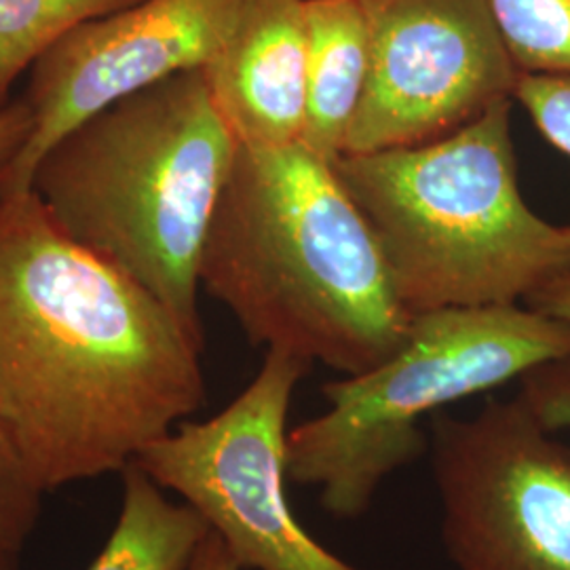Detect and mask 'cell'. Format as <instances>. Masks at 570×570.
<instances>
[{
    "label": "cell",
    "mask_w": 570,
    "mask_h": 570,
    "mask_svg": "<svg viewBox=\"0 0 570 570\" xmlns=\"http://www.w3.org/2000/svg\"><path fill=\"white\" fill-rule=\"evenodd\" d=\"M204 348L142 285L0 197V421L42 492L121 473L205 402Z\"/></svg>",
    "instance_id": "6da1fadb"
},
{
    "label": "cell",
    "mask_w": 570,
    "mask_h": 570,
    "mask_svg": "<svg viewBox=\"0 0 570 570\" xmlns=\"http://www.w3.org/2000/svg\"><path fill=\"white\" fill-rule=\"evenodd\" d=\"M199 282L252 345L343 376L381 366L412 322L366 216L303 142L239 146Z\"/></svg>",
    "instance_id": "7a4b0ae2"
},
{
    "label": "cell",
    "mask_w": 570,
    "mask_h": 570,
    "mask_svg": "<svg viewBox=\"0 0 570 570\" xmlns=\"http://www.w3.org/2000/svg\"><path fill=\"white\" fill-rule=\"evenodd\" d=\"M237 150L199 68L77 125L30 190L58 230L148 289L204 348L199 265Z\"/></svg>",
    "instance_id": "3957f363"
},
{
    "label": "cell",
    "mask_w": 570,
    "mask_h": 570,
    "mask_svg": "<svg viewBox=\"0 0 570 570\" xmlns=\"http://www.w3.org/2000/svg\"><path fill=\"white\" fill-rule=\"evenodd\" d=\"M511 106L431 142L334 161L412 315L527 303L570 271L569 225L543 220L520 193Z\"/></svg>",
    "instance_id": "277c9868"
},
{
    "label": "cell",
    "mask_w": 570,
    "mask_h": 570,
    "mask_svg": "<svg viewBox=\"0 0 570 570\" xmlns=\"http://www.w3.org/2000/svg\"><path fill=\"white\" fill-rule=\"evenodd\" d=\"M564 357L570 324L529 305L416 313L389 360L324 385L326 412L289 429L287 480L317 490L327 513L360 518L393 473L425 454V419Z\"/></svg>",
    "instance_id": "5b68a950"
},
{
    "label": "cell",
    "mask_w": 570,
    "mask_h": 570,
    "mask_svg": "<svg viewBox=\"0 0 570 570\" xmlns=\"http://www.w3.org/2000/svg\"><path fill=\"white\" fill-rule=\"evenodd\" d=\"M308 370L266 351L258 374L225 410L183 421L134 461L197 511L244 570H364L317 543L287 499V414Z\"/></svg>",
    "instance_id": "8992f818"
},
{
    "label": "cell",
    "mask_w": 570,
    "mask_h": 570,
    "mask_svg": "<svg viewBox=\"0 0 570 570\" xmlns=\"http://www.w3.org/2000/svg\"><path fill=\"white\" fill-rule=\"evenodd\" d=\"M530 407L431 419L440 534L456 570H570V446Z\"/></svg>",
    "instance_id": "52a82bcc"
},
{
    "label": "cell",
    "mask_w": 570,
    "mask_h": 570,
    "mask_svg": "<svg viewBox=\"0 0 570 570\" xmlns=\"http://www.w3.org/2000/svg\"><path fill=\"white\" fill-rule=\"evenodd\" d=\"M370 70L345 155L431 142L513 100L522 77L490 0H357Z\"/></svg>",
    "instance_id": "ba28073f"
},
{
    "label": "cell",
    "mask_w": 570,
    "mask_h": 570,
    "mask_svg": "<svg viewBox=\"0 0 570 570\" xmlns=\"http://www.w3.org/2000/svg\"><path fill=\"white\" fill-rule=\"evenodd\" d=\"M244 0H140L82 21L30 68L23 100L32 134L0 183V197L30 190L45 153L104 108L174 75L205 68Z\"/></svg>",
    "instance_id": "9c48e42d"
},
{
    "label": "cell",
    "mask_w": 570,
    "mask_h": 570,
    "mask_svg": "<svg viewBox=\"0 0 570 570\" xmlns=\"http://www.w3.org/2000/svg\"><path fill=\"white\" fill-rule=\"evenodd\" d=\"M204 75L239 146L301 142L306 106L305 0H244Z\"/></svg>",
    "instance_id": "30bf717a"
},
{
    "label": "cell",
    "mask_w": 570,
    "mask_h": 570,
    "mask_svg": "<svg viewBox=\"0 0 570 570\" xmlns=\"http://www.w3.org/2000/svg\"><path fill=\"white\" fill-rule=\"evenodd\" d=\"M306 106L303 140L330 164L343 157L364 102L367 28L357 0H305Z\"/></svg>",
    "instance_id": "8fae6325"
},
{
    "label": "cell",
    "mask_w": 570,
    "mask_h": 570,
    "mask_svg": "<svg viewBox=\"0 0 570 570\" xmlns=\"http://www.w3.org/2000/svg\"><path fill=\"white\" fill-rule=\"evenodd\" d=\"M117 524L87 570H186L209 527L186 503H174L136 463L122 469Z\"/></svg>",
    "instance_id": "7c38bea8"
},
{
    "label": "cell",
    "mask_w": 570,
    "mask_h": 570,
    "mask_svg": "<svg viewBox=\"0 0 570 570\" xmlns=\"http://www.w3.org/2000/svg\"><path fill=\"white\" fill-rule=\"evenodd\" d=\"M140 0H0V108L26 70L82 21Z\"/></svg>",
    "instance_id": "4fadbf2b"
},
{
    "label": "cell",
    "mask_w": 570,
    "mask_h": 570,
    "mask_svg": "<svg viewBox=\"0 0 570 570\" xmlns=\"http://www.w3.org/2000/svg\"><path fill=\"white\" fill-rule=\"evenodd\" d=\"M520 75H570V0H490Z\"/></svg>",
    "instance_id": "5bb4252c"
},
{
    "label": "cell",
    "mask_w": 570,
    "mask_h": 570,
    "mask_svg": "<svg viewBox=\"0 0 570 570\" xmlns=\"http://www.w3.org/2000/svg\"><path fill=\"white\" fill-rule=\"evenodd\" d=\"M41 487L0 421V560L13 562L41 513Z\"/></svg>",
    "instance_id": "9a60e30c"
},
{
    "label": "cell",
    "mask_w": 570,
    "mask_h": 570,
    "mask_svg": "<svg viewBox=\"0 0 570 570\" xmlns=\"http://www.w3.org/2000/svg\"><path fill=\"white\" fill-rule=\"evenodd\" d=\"M513 102L520 104L539 134L570 159V75H522Z\"/></svg>",
    "instance_id": "2e32d148"
},
{
    "label": "cell",
    "mask_w": 570,
    "mask_h": 570,
    "mask_svg": "<svg viewBox=\"0 0 570 570\" xmlns=\"http://www.w3.org/2000/svg\"><path fill=\"white\" fill-rule=\"evenodd\" d=\"M518 397L550 431H570V357L524 374Z\"/></svg>",
    "instance_id": "e0dca14e"
},
{
    "label": "cell",
    "mask_w": 570,
    "mask_h": 570,
    "mask_svg": "<svg viewBox=\"0 0 570 570\" xmlns=\"http://www.w3.org/2000/svg\"><path fill=\"white\" fill-rule=\"evenodd\" d=\"M32 134V115L26 100H11L0 108V183L9 167L20 157L21 148Z\"/></svg>",
    "instance_id": "ac0fdd59"
},
{
    "label": "cell",
    "mask_w": 570,
    "mask_h": 570,
    "mask_svg": "<svg viewBox=\"0 0 570 570\" xmlns=\"http://www.w3.org/2000/svg\"><path fill=\"white\" fill-rule=\"evenodd\" d=\"M524 305L570 324V271L532 292Z\"/></svg>",
    "instance_id": "d6986e66"
},
{
    "label": "cell",
    "mask_w": 570,
    "mask_h": 570,
    "mask_svg": "<svg viewBox=\"0 0 570 570\" xmlns=\"http://www.w3.org/2000/svg\"><path fill=\"white\" fill-rule=\"evenodd\" d=\"M186 570H244L216 532H207Z\"/></svg>",
    "instance_id": "ffe728a7"
},
{
    "label": "cell",
    "mask_w": 570,
    "mask_h": 570,
    "mask_svg": "<svg viewBox=\"0 0 570 570\" xmlns=\"http://www.w3.org/2000/svg\"><path fill=\"white\" fill-rule=\"evenodd\" d=\"M0 570H16V569H13V562H7V560H0Z\"/></svg>",
    "instance_id": "44dd1931"
}]
</instances>
